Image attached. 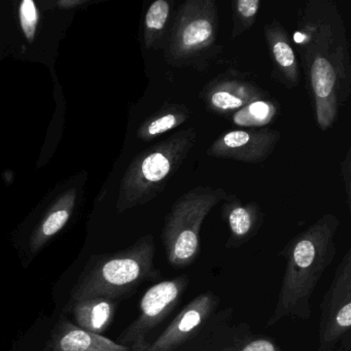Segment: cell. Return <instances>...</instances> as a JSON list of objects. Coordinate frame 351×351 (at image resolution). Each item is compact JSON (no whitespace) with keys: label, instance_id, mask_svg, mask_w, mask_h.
<instances>
[{"label":"cell","instance_id":"1","mask_svg":"<svg viewBox=\"0 0 351 351\" xmlns=\"http://www.w3.org/2000/svg\"><path fill=\"white\" fill-rule=\"evenodd\" d=\"M316 125L332 128L351 94V57L344 19L334 0H308L293 34Z\"/></svg>","mask_w":351,"mask_h":351},{"label":"cell","instance_id":"2","mask_svg":"<svg viewBox=\"0 0 351 351\" xmlns=\"http://www.w3.org/2000/svg\"><path fill=\"white\" fill-rule=\"evenodd\" d=\"M339 226L336 215L324 213L279 252L278 256L285 260V273L268 328L287 318L311 317L312 295L337 254Z\"/></svg>","mask_w":351,"mask_h":351},{"label":"cell","instance_id":"3","mask_svg":"<svg viewBox=\"0 0 351 351\" xmlns=\"http://www.w3.org/2000/svg\"><path fill=\"white\" fill-rule=\"evenodd\" d=\"M197 135L193 127L178 130L139 153L121 180L118 213L143 206L159 197L194 149Z\"/></svg>","mask_w":351,"mask_h":351},{"label":"cell","instance_id":"4","mask_svg":"<svg viewBox=\"0 0 351 351\" xmlns=\"http://www.w3.org/2000/svg\"><path fill=\"white\" fill-rule=\"evenodd\" d=\"M155 238L147 234L126 250L98 256L73 291V301L129 297L143 283L157 280L161 272L155 266Z\"/></svg>","mask_w":351,"mask_h":351},{"label":"cell","instance_id":"5","mask_svg":"<svg viewBox=\"0 0 351 351\" xmlns=\"http://www.w3.org/2000/svg\"><path fill=\"white\" fill-rule=\"evenodd\" d=\"M215 0H186L174 14L163 56L170 66L206 71L223 52Z\"/></svg>","mask_w":351,"mask_h":351},{"label":"cell","instance_id":"6","mask_svg":"<svg viewBox=\"0 0 351 351\" xmlns=\"http://www.w3.org/2000/svg\"><path fill=\"white\" fill-rule=\"evenodd\" d=\"M227 195L223 188L198 186L174 201L161 232L166 258L172 268L184 269L196 262L203 223Z\"/></svg>","mask_w":351,"mask_h":351},{"label":"cell","instance_id":"7","mask_svg":"<svg viewBox=\"0 0 351 351\" xmlns=\"http://www.w3.org/2000/svg\"><path fill=\"white\" fill-rule=\"evenodd\" d=\"M233 313L231 306H221L215 291H203L182 307L143 351H200L232 324Z\"/></svg>","mask_w":351,"mask_h":351},{"label":"cell","instance_id":"8","mask_svg":"<svg viewBox=\"0 0 351 351\" xmlns=\"http://www.w3.org/2000/svg\"><path fill=\"white\" fill-rule=\"evenodd\" d=\"M189 285L190 278L186 274L152 285L141 298L138 315L119 337V344L131 351H143L180 306Z\"/></svg>","mask_w":351,"mask_h":351},{"label":"cell","instance_id":"9","mask_svg":"<svg viewBox=\"0 0 351 351\" xmlns=\"http://www.w3.org/2000/svg\"><path fill=\"white\" fill-rule=\"evenodd\" d=\"M351 250L337 266L320 304L317 351H351Z\"/></svg>","mask_w":351,"mask_h":351},{"label":"cell","instance_id":"10","mask_svg":"<svg viewBox=\"0 0 351 351\" xmlns=\"http://www.w3.org/2000/svg\"><path fill=\"white\" fill-rule=\"evenodd\" d=\"M248 77V73L234 69H227L215 75L203 87L199 98L208 112L230 118L250 102L270 97L266 90Z\"/></svg>","mask_w":351,"mask_h":351},{"label":"cell","instance_id":"11","mask_svg":"<svg viewBox=\"0 0 351 351\" xmlns=\"http://www.w3.org/2000/svg\"><path fill=\"white\" fill-rule=\"evenodd\" d=\"M280 139L281 133L275 129H237L219 135L206 154L217 159L262 164L272 155Z\"/></svg>","mask_w":351,"mask_h":351},{"label":"cell","instance_id":"12","mask_svg":"<svg viewBox=\"0 0 351 351\" xmlns=\"http://www.w3.org/2000/svg\"><path fill=\"white\" fill-rule=\"evenodd\" d=\"M264 36L272 62L271 77L285 89H295L301 83V71L289 32L274 18L264 26Z\"/></svg>","mask_w":351,"mask_h":351},{"label":"cell","instance_id":"13","mask_svg":"<svg viewBox=\"0 0 351 351\" xmlns=\"http://www.w3.org/2000/svg\"><path fill=\"white\" fill-rule=\"evenodd\" d=\"M221 219L229 229L226 247H241L258 235L264 225L262 207L254 202L243 203L237 195L228 194L221 207Z\"/></svg>","mask_w":351,"mask_h":351},{"label":"cell","instance_id":"14","mask_svg":"<svg viewBox=\"0 0 351 351\" xmlns=\"http://www.w3.org/2000/svg\"><path fill=\"white\" fill-rule=\"evenodd\" d=\"M200 351H287L274 340L254 332L250 324H230Z\"/></svg>","mask_w":351,"mask_h":351},{"label":"cell","instance_id":"15","mask_svg":"<svg viewBox=\"0 0 351 351\" xmlns=\"http://www.w3.org/2000/svg\"><path fill=\"white\" fill-rule=\"evenodd\" d=\"M53 351H131L130 348L83 330L69 322L60 324L52 340Z\"/></svg>","mask_w":351,"mask_h":351},{"label":"cell","instance_id":"16","mask_svg":"<svg viewBox=\"0 0 351 351\" xmlns=\"http://www.w3.org/2000/svg\"><path fill=\"white\" fill-rule=\"evenodd\" d=\"M77 201V190L71 189L53 203L30 239V250L36 252L61 231L71 219Z\"/></svg>","mask_w":351,"mask_h":351},{"label":"cell","instance_id":"17","mask_svg":"<svg viewBox=\"0 0 351 351\" xmlns=\"http://www.w3.org/2000/svg\"><path fill=\"white\" fill-rule=\"evenodd\" d=\"M190 117L191 110L186 104L165 102L139 126L137 137L145 143L155 141L184 125Z\"/></svg>","mask_w":351,"mask_h":351},{"label":"cell","instance_id":"18","mask_svg":"<svg viewBox=\"0 0 351 351\" xmlns=\"http://www.w3.org/2000/svg\"><path fill=\"white\" fill-rule=\"evenodd\" d=\"M116 301L106 298H92L75 302L73 312L79 328L94 334H102L112 324Z\"/></svg>","mask_w":351,"mask_h":351},{"label":"cell","instance_id":"19","mask_svg":"<svg viewBox=\"0 0 351 351\" xmlns=\"http://www.w3.org/2000/svg\"><path fill=\"white\" fill-rule=\"evenodd\" d=\"M173 5L171 0H156L147 9L143 23V46L147 50L165 48Z\"/></svg>","mask_w":351,"mask_h":351},{"label":"cell","instance_id":"20","mask_svg":"<svg viewBox=\"0 0 351 351\" xmlns=\"http://www.w3.org/2000/svg\"><path fill=\"white\" fill-rule=\"evenodd\" d=\"M280 106L271 97L250 102L234 112L230 119L235 126L242 129H263L272 124L278 117Z\"/></svg>","mask_w":351,"mask_h":351},{"label":"cell","instance_id":"21","mask_svg":"<svg viewBox=\"0 0 351 351\" xmlns=\"http://www.w3.org/2000/svg\"><path fill=\"white\" fill-rule=\"evenodd\" d=\"M260 8V0L232 1V40L239 38L254 25Z\"/></svg>","mask_w":351,"mask_h":351},{"label":"cell","instance_id":"22","mask_svg":"<svg viewBox=\"0 0 351 351\" xmlns=\"http://www.w3.org/2000/svg\"><path fill=\"white\" fill-rule=\"evenodd\" d=\"M20 23L24 36L28 42L32 43L36 36V27H38V12L36 3L32 0H24L20 5Z\"/></svg>","mask_w":351,"mask_h":351},{"label":"cell","instance_id":"23","mask_svg":"<svg viewBox=\"0 0 351 351\" xmlns=\"http://www.w3.org/2000/svg\"><path fill=\"white\" fill-rule=\"evenodd\" d=\"M342 169L343 184H344L345 194H346V202L349 209L351 206V149L349 147L346 152L345 159L341 163Z\"/></svg>","mask_w":351,"mask_h":351},{"label":"cell","instance_id":"24","mask_svg":"<svg viewBox=\"0 0 351 351\" xmlns=\"http://www.w3.org/2000/svg\"><path fill=\"white\" fill-rule=\"evenodd\" d=\"M83 1H71V0H69V1H60L58 3V7L62 8V9H71L73 7H77V5H82Z\"/></svg>","mask_w":351,"mask_h":351}]
</instances>
